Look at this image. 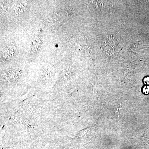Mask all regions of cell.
<instances>
[{
    "instance_id": "obj_3",
    "label": "cell",
    "mask_w": 149,
    "mask_h": 149,
    "mask_svg": "<svg viewBox=\"0 0 149 149\" xmlns=\"http://www.w3.org/2000/svg\"><path fill=\"white\" fill-rule=\"evenodd\" d=\"M27 6L25 3L19 2L15 6V10L17 14L21 13L26 10Z\"/></svg>"
},
{
    "instance_id": "obj_2",
    "label": "cell",
    "mask_w": 149,
    "mask_h": 149,
    "mask_svg": "<svg viewBox=\"0 0 149 149\" xmlns=\"http://www.w3.org/2000/svg\"><path fill=\"white\" fill-rule=\"evenodd\" d=\"M42 45V40L39 37H34L31 41V49L34 52H37L40 49Z\"/></svg>"
},
{
    "instance_id": "obj_1",
    "label": "cell",
    "mask_w": 149,
    "mask_h": 149,
    "mask_svg": "<svg viewBox=\"0 0 149 149\" xmlns=\"http://www.w3.org/2000/svg\"><path fill=\"white\" fill-rule=\"evenodd\" d=\"M67 18L66 12L60 9L54 11L45 18V24L49 27H59L64 24Z\"/></svg>"
},
{
    "instance_id": "obj_5",
    "label": "cell",
    "mask_w": 149,
    "mask_h": 149,
    "mask_svg": "<svg viewBox=\"0 0 149 149\" xmlns=\"http://www.w3.org/2000/svg\"><path fill=\"white\" fill-rule=\"evenodd\" d=\"M144 83L147 85H149V77H146L144 80Z\"/></svg>"
},
{
    "instance_id": "obj_4",
    "label": "cell",
    "mask_w": 149,
    "mask_h": 149,
    "mask_svg": "<svg viewBox=\"0 0 149 149\" xmlns=\"http://www.w3.org/2000/svg\"><path fill=\"white\" fill-rule=\"evenodd\" d=\"M143 92L146 94H149V87L146 86L143 89Z\"/></svg>"
}]
</instances>
